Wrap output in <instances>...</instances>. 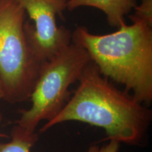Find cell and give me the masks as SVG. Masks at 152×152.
<instances>
[{"instance_id":"obj_9","label":"cell","mask_w":152,"mask_h":152,"mask_svg":"<svg viewBox=\"0 0 152 152\" xmlns=\"http://www.w3.org/2000/svg\"><path fill=\"white\" fill-rule=\"evenodd\" d=\"M121 143L115 140H109L107 144L102 147L92 145L88 149L87 152H118Z\"/></svg>"},{"instance_id":"obj_7","label":"cell","mask_w":152,"mask_h":152,"mask_svg":"<svg viewBox=\"0 0 152 152\" xmlns=\"http://www.w3.org/2000/svg\"><path fill=\"white\" fill-rule=\"evenodd\" d=\"M38 140L36 132H29L15 125L9 142H0V152H30Z\"/></svg>"},{"instance_id":"obj_3","label":"cell","mask_w":152,"mask_h":152,"mask_svg":"<svg viewBox=\"0 0 152 152\" xmlns=\"http://www.w3.org/2000/svg\"><path fill=\"white\" fill-rule=\"evenodd\" d=\"M25 14L16 0H0V81L11 104L30 97L42 64L26 37Z\"/></svg>"},{"instance_id":"obj_2","label":"cell","mask_w":152,"mask_h":152,"mask_svg":"<svg viewBox=\"0 0 152 152\" xmlns=\"http://www.w3.org/2000/svg\"><path fill=\"white\" fill-rule=\"evenodd\" d=\"M72 42L83 47L102 75L123 85L142 103L152 100V27L142 22L106 35L78 26Z\"/></svg>"},{"instance_id":"obj_5","label":"cell","mask_w":152,"mask_h":152,"mask_svg":"<svg viewBox=\"0 0 152 152\" xmlns=\"http://www.w3.org/2000/svg\"><path fill=\"white\" fill-rule=\"evenodd\" d=\"M34 24H24L32 50L42 63L72 42V33L56 24V16L67 9L68 0H16Z\"/></svg>"},{"instance_id":"obj_8","label":"cell","mask_w":152,"mask_h":152,"mask_svg":"<svg viewBox=\"0 0 152 152\" xmlns=\"http://www.w3.org/2000/svg\"><path fill=\"white\" fill-rule=\"evenodd\" d=\"M132 11L134 13L129 16L132 23L142 22L152 27V0H141Z\"/></svg>"},{"instance_id":"obj_10","label":"cell","mask_w":152,"mask_h":152,"mask_svg":"<svg viewBox=\"0 0 152 152\" xmlns=\"http://www.w3.org/2000/svg\"><path fill=\"white\" fill-rule=\"evenodd\" d=\"M1 121H2V115H1V112H0V125H1ZM4 137H7V134H3V133L0 132V139H1V138H4Z\"/></svg>"},{"instance_id":"obj_11","label":"cell","mask_w":152,"mask_h":152,"mask_svg":"<svg viewBox=\"0 0 152 152\" xmlns=\"http://www.w3.org/2000/svg\"><path fill=\"white\" fill-rule=\"evenodd\" d=\"M1 99H4V92H3L2 85H1V81H0V101Z\"/></svg>"},{"instance_id":"obj_1","label":"cell","mask_w":152,"mask_h":152,"mask_svg":"<svg viewBox=\"0 0 152 152\" xmlns=\"http://www.w3.org/2000/svg\"><path fill=\"white\" fill-rule=\"evenodd\" d=\"M79 85L61 111L39 130L45 132L55 125L78 121L104 130L106 140L138 145L144 140L152 119V111L128 91L112 84L91 61Z\"/></svg>"},{"instance_id":"obj_4","label":"cell","mask_w":152,"mask_h":152,"mask_svg":"<svg viewBox=\"0 0 152 152\" xmlns=\"http://www.w3.org/2000/svg\"><path fill=\"white\" fill-rule=\"evenodd\" d=\"M91 61L83 47L71 42L43 62L30 95L31 106L20 111L17 125L33 132L42 121L54 118L69 99V87L79 81Z\"/></svg>"},{"instance_id":"obj_6","label":"cell","mask_w":152,"mask_h":152,"mask_svg":"<svg viewBox=\"0 0 152 152\" xmlns=\"http://www.w3.org/2000/svg\"><path fill=\"white\" fill-rule=\"evenodd\" d=\"M137 4V0H68L67 9L73 11L81 7H94L106 14L110 26L119 28L126 24L124 17Z\"/></svg>"}]
</instances>
